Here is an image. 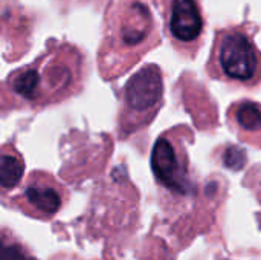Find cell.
<instances>
[{"instance_id":"obj_1","label":"cell","mask_w":261,"mask_h":260,"mask_svg":"<svg viewBox=\"0 0 261 260\" xmlns=\"http://www.w3.org/2000/svg\"><path fill=\"white\" fill-rule=\"evenodd\" d=\"M86 60L67 41H50L29 64L12 70L2 84V107L41 109L83 90Z\"/></svg>"},{"instance_id":"obj_2","label":"cell","mask_w":261,"mask_h":260,"mask_svg":"<svg viewBox=\"0 0 261 260\" xmlns=\"http://www.w3.org/2000/svg\"><path fill=\"white\" fill-rule=\"evenodd\" d=\"M159 44L161 34L148 2L115 0L106 12L96 54L101 77L116 80Z\"/></svg>"},{"instance_id":"obj_3","label":"cell","mask_w":261,"mask_h":260,"mask_svg":"<svg viewBox=\"0 0 261 260\" xmlns=\"http://www.w3.org/2000/svg\"><path fill=\"white\" fill-rule=\"evenodd\" d=\"M257 31L258 26L251 21L217 29L206 61L210 78L234 87H258L261 51L254 40Z\"/></svg>"},{"instance_id":"obj_4","label":"cell","mask_w":261,"mask_h":260,"mask_svg":"<svg viewBox=\"0 0 261 260\" xmlns=\"http://www.w3.org/2000/svg\"><path fill=\"white\" fill-rule=\"evenodd\" d=\"M164 103V74L158 64H145L122 87L118 112V135L127 139L145 129L159 113Z\"/></svg>"},{"instance_id":"obj_5","label":"cell","mask_w":261,"mask_h":260,"mask_svg":"<svg viewBox=\"0 0 261 260\" xmlns=\"http://www.w3.org/2000/svg\"><path fill=\"white\" fill-rule=\"evenodd\" d=\"M194 135L188 126L177 124L165 130L151 150V170L156 182L167 192L187 196L193 192L191 166L187 143H193Z\"/></svg>"},{"instance_id":"obj_6","label":"cell","mask_w":261,"mask_h":260,"mask_svg":"<svg viewBox=\"0 0 261 260\" xmlns=\"http://www.w3.org/2000/svg\"><path fill=\"white\" fill-rule=\"evenodd\" d=\"M161 11L165 32L173 49L193 60L200 51L206 31V17L200 0H162Z\"/></svg>"},{"instance_id":"obj_7","label":"cell","mask_w":261,"mask_h":260,"mask_svg":"<svg viewBox=\"0 0 261 260\" xmlns=\"http://www.w3.org/2000/svg\"><path fill=\"white\" fill-rule=\"evenodd\" d=\"M69 198L67 188L50 173L32 172L12 204L29 216L49 219L55 216Z\"/></svg>"},{"instance_id":"obj_8","label":"cell","mask_w":261,"mask_h":260,"mask_svg":"<svg viewBox=\"0 0 261 260\" xmlns=\"http://www.w3.org/2000/svg\"><path fill=\"white\" fill-rule=\"evenodd\" d=\"M226 123L236 136L255 149H261V103L239 100L228 107Z\"/></svg>"},{"instance_id":"obj_9","label":"cell","mask_w":261,"mask_h":260,"mask_svg":"<svg viewBox=\"0 0 261 260\" xmlns=\"http://www.w3.org/2000/svg\"><path fill=\"white\" fill-rule=\"evenodd\" d=\"M0 170H2V190L8 192L20 184L24 175V161L20 155V152L15 149L14 144L6 143L2 147V161H0Z\"/></svg>"},{"instance_id":"obj_10","label":"cell","mask_w":261,"mask_h":260,"mask_svg":"<svg viewBox=\"0 0 261 260\" xmlns=\"http://www.w3.org/2000/svg\"><path fill=\"white\" fill-rule=\"evenodd\" d=\"M0 260H35L29 256L20 245L17 244H6L3 241L2 245V259Z\"/></svg>"}]
</instances>
